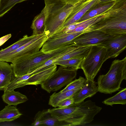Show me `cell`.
<instances>
[{"label": "cell", "mask_w": 126, "mask_h": 126, "mask_svg": "<svg viewBox=\"0 0 126 126\" xmlns=\"http://www.w3.org/2000/svg\"><path fill=\"white\" fill-rule=\"evenodd\" d=\"M83 58H75L57 61L52 64L58 65L65 67L78 70L80 69V65Z\"/></svg>", "instance_id": "cell-24"}, {"label": "cell", "mask_w": 126, "mask_h": 126, "mask_svg": "<svg viewBox=\"0 0 126 126\" xmlns=\"http://www.w3.org/2000/svg\"><path fill=\"white\" fill-rule=\"evenodd\" d=\"M76 47V46H72L67 50L49 59L44 63L38 66L30 74H33L51 65L61 57L74 49Z\"/></svg>", "instance_id": "cell-23"}, {"label": "cell", "mask_w": 126, "mask_h": 126, "mask_svg": "<svg viewBox=\"0 0 126 126\" xmlns=\"http://www.w3.org/2000/svg\"><path fill=\"white\" fill-rule=\"evenodd\" d=\"M22 115L16 107L8 105L0 111V122L14 121Z\"/></svg>", "instance_id": "cell-18"}, {"label": "cell", "mask_w": 126, "mask_h": 126, "mask_svg": "<svg viewBox=\"0 0 126 126\" xmlns=\"http://www.w3.org/2000/svg\"><path fill=\"white\" fill-rule=\"evenodd\" d=\"M102 103L105 105L111 106L115 104L125 105L126 104V88H123L115 95L106 99Z\"/></svg>", "instance_id": "cell-22"}, {"label": "cell", "mask_w": 126, "mask_h": 126, "mask_svg": "<svg viewBox=\"0 0 126 126\" xmlns=\"http://www.w3.org/2000/svg\"><path fill=\"white\" fill-rule=\"evenodd\" d=\"M14 76L11 65L0 61V90L4 91Z\"/></svg>", "instance_id": "cell-15"}, {"label": "cell", "mask_w": 126, "mask_h": 126, "mask_svg": "<svg viewBox=\"0 0 126 126\" xmlns=\"http://www.w3.org/2000/svg\"><path fill=\"white\" fill-rule=\"evenodd\" d=\"M48 38L47 34L45 32L36 35L28 42L1 58L0 61L12 63L18 58L32 55L39 51Z\"/></svg>", "instance_id": "cell-8"}, {"label": "cell", "mask_w": 126, "mask_h": 126, "mask_svg": "<svg viewBox=\"0 0 126 126\" xmlns=\"http://www.w3.org/2000/svg\"><path fill=\"white\" fill-rule=\"evenodd\" d=\"M107 49L100 44L92 45L80 66L86 79L94 80L103 63L106 61Z\"/></svg>", "instance_id": "cell-5"}, {"label": "cell", "mask_w": 126, "mask_h": 126, "mask_svg": "<svg viewBox=\"0 0 126 126\" xmlns=\"http://www.w3.org/2000/svg\"><path fill=\"white\" fill-rule=\"evenodd\" d=\"M86 79L80 76L78 79L72 81L60 92H63L76 89H81L84 86Z\"/></svg>", "instance_id": "cell-26"}, {"label": "cell", "mask_w": 126, "mask_h": 126, "mask_svg": "<svg viewBox=\"0 0 126 126\" xmlns=\"http://www.w3.org/2000/svg\"><path fill=\"white\" fill-rule=\"evenodd\" d=\"M11 34H9L0 38V47L4 44L11 37Z\"/></svg>", "instance_id": "cell-28"}, {"label": "cell", "mask_w": 126, "mask_h": 126, "mask_svg": "<svg viewBox=\"0 0 126 126\" xmlns=\"http://www.w3.org/2000/svg\"><path fill=\"white\" fill-rule=\"evenodd\" d=\"M84 32L70 34L59 32L48 38L44 44L41 50L47 52L69 45L73 39Z\"/></svg>", "instance_id": "cell-10"}, {"label": "cell", "mask_w": 126, "mask_h": 126, "mask_svg": "<svg viewBox=\"0 0 126 126\" xmlns=\"http://www.w3.org/2000/svg\"><path fill=\"white\" fill-rule=\"evenodd\" d=\"M32 126H69L63 121H59L54 117L48 109L38 111L35 115Z\"/></svg>", "instance_id": "cell-13"}, {"label": "cell", "mask_w": 126, "mask_h": 126, "mask_svg": "<svg viewBox=\"0 0 126 126\" xmlns=\"http://www.w3.org/2000/svg\"><path fill=\"white\" fill-rule=\"evenodd\" d=\"M27 0H0V18L17 3Z\"/></svg>", "instance_id": "cell-25"}, {"label": "cell", "mask_w": 126, "mask_h": 126, "mask_svg": "<svg viewBox=\"0 0 126 126\" xmlns=\"http://www.w3.org/2000/svg\"><path fill=\"white\" fill-rule=\"evenodd\" d=\"M119 35H111L97 30L84 32L73 39L70 44L76 46L101 45Z\"/></svg>", "instance_id": "cell-9"}, {"label": "cell", "mask_w": 126, "mask_h": 126, "mask_svg": "<svg viewBox=\"0 0 126 126\" xmlns=\"http://www.w3.org/2000/svg\"><path fill=\"white\" fill-rule=\"evenodd\" d=\"M77 70L60 66L40 84L41 87L49 93L57 91L73 81L77 76Z\"/></svg>", "instance_id": "cell-7"}, {"label": "cell", "mask_w": 126, "mask_h": 126, "mask_svg": "<svg viewBox=\"0 0 126 126\" xmlns=\"http://www.w3.org/2000/svg\"><path fill=\"white\" fill-rule=\"evenodd\" d=\"M107 49L106 60L116 57L124 50L126 47V33L120 35L101 44Z\"/></svg>", "instance_id": "cell-12"}, {"label": "cell", "mask_w": 126, "mask_h": 126, "mask_svg": "<svg viewBox=\"0 0 126 126\" xmlns=\"http://www.w3.org/2000/svg\"><path fill=\"white\" fill-rule=\"evenodd\" d=\"M126 79V57L122 60L113 61L105 75L99 76L97 81L98 92L111 94L120 88L121 84Z\"/></svg>", "instance_id": "cell-4"}, {"label": "cell", "mask_w": 126, "mask_h": 126, "mask_svg": "<svg viewBox=\"0 0 126 126\" xmlns=\"http://www.w3.org/2000/svg\"><path fill=\"white\" fill-rule=\"evenodd\" d=\"M44 0L45 32L49 38L60 31L76 4L67 3L63 0Z\"/></svg>", "instance_id": "cell-2"}, {"label": "cell", "mask_w": 126, "mask_h": 126, "mask_svg": "<svg viewBox=\"0 0 126 126\" xmlns=\"http://www.w3.org/2000/svg\"><path fill=\"white\" fill-rule=\"evenodd\" d=\"M116 11L113 10L109 15L84 31L97 30L114 35L126 33V12L122 11L119 13Z\"/></svg>", "instance_id": "cell-6"}, {"label": "cell", "mask_w": 126, "mask_h": 126, "mask_svg": "<svg viewBox=\"0 0 126 126\" xmlns=\"http://www.w3.org/2000/svg\"><path fill=\"white\" fill-rule=\"evenodd\" d=\"M81 89H76L62 92H55L50 96L48 104L53 107H58V105L64 99L73 96L74 94Z\"/></svg>", "instance_id": "cell-19"}, {"label": "cell", "mask_w": 126, "mask_h": 126, "mask_svg": "<svg viewBox=\"0 0 126 126\" xmlns=\"http://www.w3.org/2000/svg\"><path fill=\"white\" fill-rule=\"evenodd\" d=\"M102 108L91 100L74 103L65 108L48 109L59 121L67 123L69 126H84L91 123Z\"/></svg>", "instance_id": "cell-1"}, {"label": "cell", "mask_w": 126, "mask_h": 126, "mask_svg": "<svg viewBox=\"0 0 126 126\" xmlns=\"http://www.w3.org/2000/svg\"><path fill=\"white\" fill-rule=\"evenodd\" d=\"M98 92L97 86L94 80L86 79L83 87L73 96L74 103L83 102L86 98L93 96Z\"/></svg>", "instance_id": "cell-14"}, {"label": "cell", "mask_w": 126, "mask_h": 126, "mask_svg": "<svg viewBox=\"0 0 126 126\" xmlns=\"http://www.w3.org/2000/svg\"><path fill=\"white\" fill-rule=\"evenodd\" d=\"M36 36L32 35L28 36L25 35L15 43L7 47L0 50V59L7 54L16 50L19 47L29 42Z\"/></svg>", "instance_id": "cell-21"}, {"label": "cell", "mask_w": 126, "mask_h": 126, "mask_svg": "<svg viewBox=\"0 0 126 126\" xmlns=\"http://www.w3.org/2000/svg\"><path fill=\"white\" fill-rule=\"evenodd\" d=\"M2 97L4 102L10 105H16L28 100L26 95L14 90L4 91Z\"/></svg>", "instance_id": "cell-17"}, {"label": "cell", "mask_w": 126, "mask_h": 126, "mask_svg": "<svg viewBox=\"0 0 126 126\" xmlns=\"http://www.w3.org/2000/svg\"><path fill=\"white\" fill-rule=\"evenodd\" d=\"M116 0L106 2L101 6L89 10L77 22H80L92 18L103 14L112 8L116 3Z\"/></svg>", "instance_id": "cell-16"}, {"label": "cell", "mask_w": 126, "mask_h": 126, "mask_svg": "<svg viewBox=\"0 0 126 126\" xmlns=\"http://www.w3.org/2000/svg\"><path fill=\"white\" fill-rule=\"evenodd\" d=\"M72 46L70 45L47 52L40 50L32 55L22 56L15 59L11 64L14 76L18 77L30 74L38 66L67 50Z\"/></svg>", "instance_id": "cell-3"}, {"label": "cell", "mask_w": 126, "mask_h": 126, "mask_svg": "<svg viewBox=\"0 0 126 126\" xmlns=\"http://www.w3.org/2000/svg\"><path fill=\"white\" fill-rule=\"evenodd\" d=\"M99 2V0H87L76 4L66 19L61 31L68 26L78 22L92 7Z\"/></svg>", "instance_id": "cell-11"}, {"label": "cell", "mask_w": 126, "mask_h": 126, "mask_svg": "<svg viewBox=\"0 0 126 126\" xmlns=\"http://www.w3.org/2000/svg\"><path fill=\"white\" fill-rule=\"evenodd\" d=\"M74 103V100L73 96L67 98L61 102L58 107L59 108L68 107Z\"/></svg>", "instance_id": "cell-27"}, {"label": "cell", "mask_w": 126, "mask_h": 126, "mask_svg": "<svg viewBox=\"0 0 126 126\" xmlns=\"http://www.w3.org/2000/svg\"><path fill=\"white\" fill-rule=\"evenodd\" d=\"M112 0H99V2H105Z\"/></svg>", "instance_id": "cell-30"}, {"label": "cell", "mask_w": 126, "mask_h": 126, "mask_svg": "<svg viewBox=\"0 0 126 126\" xmlns=\"http://www.w3.org/2000/svg\"><path fill=\"white\" fill-rule=\"evenodd\" d=\"M45 16L44 9L41 13L34 17L32 21L31 28L33 31L32 35H37L45 32Z\"/></svg>", "instance_id": "cell-20"}, {"label": "cell", "mask_w": 126, "mask_h": 126, "mask_svg": "<svg viewBox=\"0 0 126 126\" xmlns=\"http://www.w3.org/2000/svg\"><path fill=\"white\" fill-rule=\"evenodd\" d=\"M67 3L75 5L85 0H63Z\"/></svg>", "instance_id": "cell-29"}]
</instances>
